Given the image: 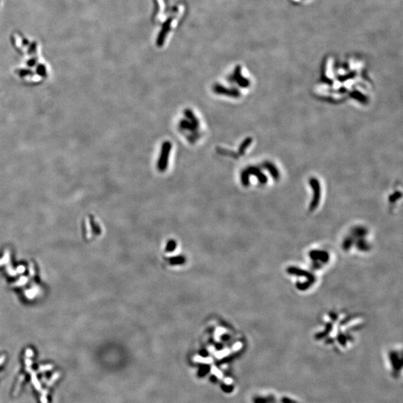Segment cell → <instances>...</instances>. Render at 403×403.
Wrapping results in <instances>:
<instances>
[{
    "mask_svg": "<svg viewBox=\"0 0 403 403\" xmlns=\"http://www.w3.org/2000/svg\"><path fill=\"white\" fill-rule=\"evenodd\" d=\"M1 0H0V5H1Z\"/></svg>",
    "mask_w": 403,
    "mask_h": 403,
    "instance_id": "cell-1",
    "label": "cell"
}]
</instances>
